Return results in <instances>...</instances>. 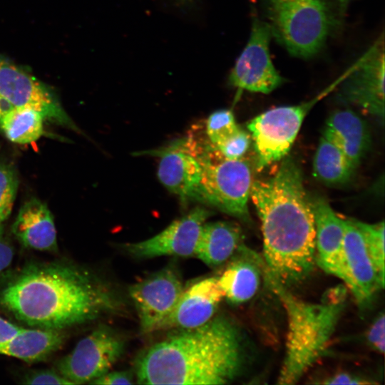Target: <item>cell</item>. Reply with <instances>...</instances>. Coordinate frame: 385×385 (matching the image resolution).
Instances as JSON below:
<instances>
[{
  "label": "cell",
  "mask_w": 385,
  "mask_h": 385,
  "mask_svg": "<svg viewBox=\"0 0 385 385\" xmlns=\"http://www.w3.org/2000/svg\"><path fill=\"white\" fill-rule=\"evenodd\" d=\"M299 164L285 156L276 173L252 182L250 198L261 222L263 261L286 287L304 280L315 262V225L312 198Z\"/></svg>",
  "instance_id": "6da1fadb"
},
{
  "label": "cell",
  "mask_w": 385,
  "mask_h": 385,
  "mask_svg": "<svg viewBox=\"0 0 385 385\" xmlns=\"http://www.w3.org/2000/svg\"><path fill=\"white\" fill-rule=\"evenodd\" d=\"M0 304L29 326L59 330L118 307L104 282L83 268L61 262L26 266L1 289Z\"/></svg>",
  "instance_id": "7a4b0ae2"
},
{
  "label": "cell",
  "mask_w": 385,
  "mask_h": 385,
  "mask_svg": "<svg viewBox=\"0 0 385 385\" xmlns=\"http://www.w3.org/2000/svg\"><path fill=\"white\" fill-rule=\"evenodd\" d=\"M242 333L224 316L194 328L177 329L143 351L135 362L140 384H226L247 364Z\"/></svg>",
  "instance_id": "3957f363"
},
{
  "label": "cell",
  "mask_w": 385,
  "mask_h": 385,
  "mask_svg": "<svg viewBox=\"0 0 385 385\" xmlns=\"http://www.w3.org/2000/svg\"><path fill=\"white\" fill-rule=\"evenodd\" d=\"M260 266L267 285L287 317L285 354L277 383L294 384L327 351L346 305L347 288L339 284L327 289L319 302H306L272 277L262 259Z\"/></svg>",
  "instance_id": "277c9868"
},
{
  "label": "cell",
  "mask_w": 385,
  "mask_h": 385,
  "mask_svg": "<svg viewBox=\"0 0 385 385\" xmlns=\"http://www.w3.org/2000/svg\"><path fill=\"white\" fill-rule=\"evenodd\" d=\"M272 36L293 56H316L334 25L325 0H263Z\"/></svg>",
  "instance_id": "5b68a950"
},
{
  "label": "cell",
  "mask_w": 385,
  "mask_h": 385,
  "mask_svg": "<svg viewBox=\"0 0 385 385\" xmlns=\"http://www.w3.org/2000/svg\"><path fill=\"white\" fill-rule=\"evenodd\" d=\"M197 158L202 173L195 200L250 223L247 203L253 182L250 163L242 158L227 160L212 153Z\"/></svg>",
  "instance_id": "8992f818"
},
{
  "label": "cell",
  "mask_w": 385,
  "mask_h": 385,
  "mask_svg": "<svg viewBox=\"0 0 385 385\" xmlns=\"http://www.w3.org/2000/svg\"><path fill=\"white\" fill-rule=\"evenodd\" d=\"M349 71V68L311 100L299 105L272 108L247 123L254 143L258 171L287 155L307 113L339 85Z\"/></svg>",
  "instance_id": "52a82bcc"
},
{
  "label": "cell",
  "mask_w": 385,
  "mask_h": 385,
  "mask_svg": "<svg viewBox=\"0 0 385 385\" xmlns=\"http://www.w3.org/2000/svg\"><path fill=\"white\" fill-rule=\"evenodd\" d=\"M125 346V340L116 332L99 327L60 360L58 371L73 384L91 383L110 371L121 357Z\"/></svg>",
  "instance_id": "ba28073f"
},
{
  "label": "cell",
  "mask_w": 385,
  "mask_h": 385,
  "mask_svg": "<svg viewBox=\"0 0 385 385\" xmlns=\"http://www.w3.org/2000/svg\"><path fill=\"white\" fill-rule=\"evenodd\" d=\"M384 34L349 68L339 83L337 100L354 105L384 120Z\"/></svg>",
  "instance_id": "9c48e42d"
},
{
  "label": "cell",
  "mask_w": 385,
  "mask_h": 385,
  "mask_svg": "<svg viewBox=\"0 0 385 385\" xmlns=\"http://www.w3.org/2000/svg\"><path fill=\"white\" fill-rule=\"evenodd\" d=\"M272 34L265 21L252 16L248 41L230 73L229 83L237 88L268 94L284 83L270 53Z\"/></svg>",
  "instance_id": "30bf717a"
},
{
  "label": "cell",
  "mask_w": 385,
  "mask_h": 385,
  "mask_svg": "<svg viewBox=\"0 0 385 385\" xmlns=\"http://www.w3.org/2000/svg\"><path fill=\"white\" fill-rule=\"evenodd\" d=\"M184 291L180 272L167 265L128 288L136 308L143 333L159 330Z\"/></svg>",
  "instance_id": "8fae6325"
},
{
  "label": "cell",
  "mask_w": 385,
  "mask_h": 385,
  "mask_svg": "<svg viewBox=\"0 0 385 385\" xmlns=\"http://www.w3.org/2000/svg\"><path fill=\"white\" fill-rule=\"evenodd\" d=\"M0 96L13 107L35 109L45 119L76 129L54 94L26 71L0 60Z\"/></svg>",
  "instance_id": "7c38bea8"
},
{
  "label": "cell",
  "mask_w": 385,
  "mask_h": 385,
  "mask_svg": "<svg viewBox=\"0 0 385 385\" xmlns=\"http://www.w3.org/2000/svg\"><path fill=\"white\" fill-rule=\"evenodd\" d=\"M210 215L207 209L195 207L156 235L143 241L127 243L124 249L140 259L163 255L194 256L202 227Z\"/></svg>",
  "instance_id": "4fadbf2b"
},
{
  "label": "cell",
  "mask_w": 385,
  "mask_h": 385,
  "mask_svg": "<svg viewBox=\"0 0 385 385\" xmlns=\"http://www.w3.org/2000/svg\"><path fill=\"white\" fill-rule=\"evenodd\" d=\"M312 204L315 225V262L326 273L341 279L352 292L353 284L344 251V220L322 197L312 198Z\"/></svg>",
  "instance_id": "5bb4252c"
},
{
  "label": "cell",
  "mask_w": 385,
  "mask_h": 385,
  "mask_svg": "<svg viewBox=\"0 0 385 385\" xmlns=\"http://www.w3.org/2000/svg\"><path fill=\"white\" fill-rule=\"evenodd\" d=\"M153 152L160 157L158 169L160 183L182 201L195 200L202 167L199 158L188 147L186 139Z\"/></svg>",
  "instance_id": "9a60e30c"
},
{
  "label": "cell",
  "mask_w": 385,
  "mask_h": 385,
  "mask_svg": "<svg viewBox=\"0 0 385 385\" xmlns=\"http://www.w3.org/2000/svg\"><path fill=\"white\" fill-rule=\"evenodd\" d=\"M223 298L224 294L217 277L205 278L195 282L184 289L159 330L199 327L213 317Z\"/></svg>",
  "instance_id": "2e32d148"
},
{
  "label": "cell",
  "mask_w": 385,
  "mask_h": 385,
  "mask_svg": "<svg viewBox=\"0 0 385 385\" xmlns=\"http://www.w3.org/2000/svg\"><path fill=\"white\" fill-rule=\"evenodd\" d=\"M344 251L346 265L353 284L351 294L364 307L384 287L368 252L361 231L350 220H344Z\"/></svg>",
  "instance_id": "e0dca14e"
},
{
  "label": "cell",
  "mask_w": 385,
  "mask_h": 385,
  "mask_svg": "<svg viewBox=\"0 0 385 385\" xmlns=\"http://www.w3.org/2000/svg\"><path fill=\"white\" fill-rule=\"evenodd\" d=\"M12 232L25 247L40 251H56L57 237L53 217L47 205L31 198L20 208Z\"/></svg>",
  "instance_id": "ac0fdd59"
},
{
  "label": "cell",
  "mask_w": 385,
  "mask_h": 385,
  "mask_svg": "<svg viewBox=\"0 0 385 385\" xmlns=\"http://www.w3.org/2000/svg\"><path fill=\"white\" fill-rule=\"evenodd\" d=\"M220 277L224 297L231 304H240L252 299L259 289L261 276L260 257L242 243Z\"/></svg>",
  "instance_id": "d6986e66"
},
{
  "label": "cell",
  "mask_w": 385,
  "mask_h": 385,
  "mask_svg": "<svg viewBox=\"0 0 385 385\" xmlns=\"http://www.w3.org/2000/svg\"><path fill=\"white\" fill-rule=\"evenodd\" d=\"M323 135L334 143L356 168L371 143L366 122L351 109L333 112L327 120Z\"/></svg>",
  "instance_id": "ffe728a7"
},
{
  "label": "cell",
  "mask_w": 385,
  "mask_h": 385,
  "mask_svg": "<svg viewBox=\"0 0 385 385\" xmlns=\"http://www.w3.org/2000/svg\"><path fill=\"white\" fill-rule=\"evenodd\" d=\"M240 227L233 222H205L194 256L209 267H217L229 260L242 244Z\"/></svg>",
  "instance_id": "44dd1931"
},
{
  "label": "cell",
  "mask_w": 385,
  "mask_h": 385,
  "mask_svg": "<svg viewBox=\"0 0 385 385\" xmlns=\"http://www.w3.org/2000/svg\"><path fill=\"white\" fill-rule=\"evenodd\" d=\"M64 336L59 329L21 328L0 344V354L27 362L44 359L62 345Z\"/></svg>",
  "instance_id": "7402d4cb"
},
{
  "label": "cell",
  "mask_w": 385,
  "mask_h": 385,
  "mask_svg": "<svg viewBox=\"0 0 385 385\" xmlns=\"http://www.w3.org/2000/svg\"><path fill=\"white\" fill-rule=\"evenodd\" d=\"M355 170L339 148L322 135L313 160L315 178L328 185H340L351 180Z\"/></svg>",
  "instance_id": "603a6c76"
},
{
  "label": "cell",
  "mask_w": 385,
  "mask_h": 385,
  "mask_svg": "<svg viewBox=\"0 0 385 385\" xmlns=\"http://www.w3.org/2000/svg\"><path fill=\"white\" fill-rule=\"evenodd\" d=\"M44 116L26 107H12L2 117L0 128L13 143L28 144L39 139L43 133Z\"/></svg>",
  "instance_id": "cb8c5ba5"
},
{
  "label": "cell",
  "mask_w": 385,
  "mask_h": 385,
  "mask_svg": "<svg viewBox=\"0 0 385 385\" xmlns=\"http://www.w3.org/2000/svg\"><path fill=\"white\" fill-rule=\"evenodd\" d=\"M361 231L368 252L374 264L380 279L384 284V222L370 224L351 220Z\"/></svg>",
  "instance_id": "d4e9b609"
},
{
  "label": "cell",
  "mask_w": 385,
  "mask_h": 385,
  "mask_svg": "<svg viewBox=\"0 0 385 385\" xmlns=\"http://www.w3.org/2000/svg\"><path fill=\"white\" fill-rule=\"evenodd\" d=\"M238 128L232 111L228 109L214 111L205 123L207 140L212 145L227 138Z\"/></svg>",
  "instance_id": "484cf974"
},
{
  "label": "cell",
  "mask_w": 385,
  "mask_h": 385,
  "mask_svg": "<svg viewBox=\"0 0 385 385\" xmlns=\"http://www.w3.org/2000/svg\"><path fill=\"white\" fill-rule=\"evenodd\" d=\"M18 188L14 170L9 165L0 164V223L11 214Z\"/></svg>",
  "instance_id": "4316f807"
},
{
  "label": "cell",
  "mask_w": 385,
  "mask_h": 385,
  "mask_svg": "<svg viewBox=\"0 0 385 385\" xmlns=\"http://www.w3.org/2000/svg\"><path fill=\"white\" fill-rule=\"evenodd\" d=\"M249 133L240 127L231 135L212 145L219 155L227 160H239L243 158L251 144Z\"/></svg>",
  "instance_id": "83f0119b"
},
{
  "label": "cell",
  "mask_w": 385,
  "mask_h": 385,
  "mask_svg": "<svg viewBox=\"0 0 385 385\" xmlns=\"http://www.w3.org/2000/svg\"><path fill=\"white\" fill-rule=\"evenodd\" d=\"M26 384H73L59 372L53 370H39L33 371L24 379Z\"/></svg>",
  "instance_id": "f1b7e54d"
},
{
  "label": "cell",
  "mask_w": 385,
  "mask_h": 385,
  "mask_svg": "<svg viewBox=\"0 0 385 385\" xmlns=\"http://www.w3.org/2000/svg\"><path fill=\"white\" fill-rule=\"evenodd\" d=\"M367 341L373 349L381 354L385 349V317L384 313L375 319L367 333Z\"/></svg>",
  "instance_id": "f546056e"
},
{
  "label": "cell",
  "mask_w": 385,
  "mask_h": 385,
  "mask_svg": "<svg viewBox=\"0 0 385 385\" xmlns=\"http://www.w3.org/2000/svg\"><path fill=\"white\" fill-rule=\"evenodd\" d=\"M133 377L130 371H108L92 381L90 384L111 385L133 384Z\"/></svg>",
  "instance_id": "4dcf8cb0"
},
{
  "label": "cell",
  "mask_w": 385,
  "mask_h": 385,
  "mask_svg": "<svg viewBox=\"0 0 385 385\" xmlns=\"http://www.w3.org/2000/svg\"><path fill=\"white\" fill-rule=\"evenodd\" d=\"M324 384H371L367 379L348 373L334 374L321 382Z\"/></svg>",
  "instance_id": "1f68e13d"
},
{
  "label": "cell",
  "mask_w": 385,
  "mask_h": 385,
  "mask_svg": "<svg viewBox=\"0 0 385 385\" xmlns=\"http://www.w3.org/2000/svg\"><path fill=\"white\" fill-rule=\"evenodd\" d=\"M14 250L11 245L0 233V272L6 270L11 263Z\"/></svg>",
  "instance_id": "d6a6232c"
},
{
  "label": "cell",
  "mask_w": 385,
  "mask_h": 385,
  "mask_svg": "<svg viewBox=\"0 0 385 385\" xmlns=\"http://www.w3.org/2000/svg\"><path fill=\"white\" fill-rule=\"evenodd\" d=\"M21 328L0 317V344L11 339Z\"/></svg>",
  "instance_id": "836d02e7"
},
{
  "label": "cell",
  "mask_w": 385,
  "mask_h": 385,
  "mask_svg": "<svg viewBox=\"0 0 385 385\" xmlns=\"http://www.w3.org/2000/svg\"><path fill=\"white\" fill-rule=\"evenodd\" d=\"M13 106L0 96V123L4 114Z\"/></svg>",
  "instance_id": "e575fe53"
},
{
  "label": "cell",
  "mask_w": 385,
  "mask_h": 385,
  "mask_svg": "<svg viewBox=\"0 0 385 385\" xmlns=\"http://www.w3.org/2000/svg\"><path fill=\"white\" fill-rule=\"evenodd\" d=\"M339 4V9L342 15H344L345 13L347 6L349 4V0H338Z\"/></svg>",
  "instance_id": "d590c367"
},
{
  "label": "cell",
  "mask_w": 385,
  "mask_h": 385,
  "mask_svg": "<svg viewBox=\"0 0 385 385\" xmlns=\"http://www.w3.org/2000/svg\"><path fill=\"white\" fill-rule=\"evenodd\" d=\"M180 6H185L190 4L193 0H173Z\"/></svg>",
  "instance_id": "8d00e7d4"
},
{
  "label": "cell",
  "mask_w": 385,
  "mask_h": 385,
  "mask_svg": "<svg viewBox=\"0 0 385 385\" xmlns=\"http://www.w3.org/2000/svg\"><path fill=\"white\" fill-rule=\"evenodd\" d=\"M2 226H1V223H0V233H2Z\"/></svg>",
  "instance_id": "74e56055"
}]
</instances>
